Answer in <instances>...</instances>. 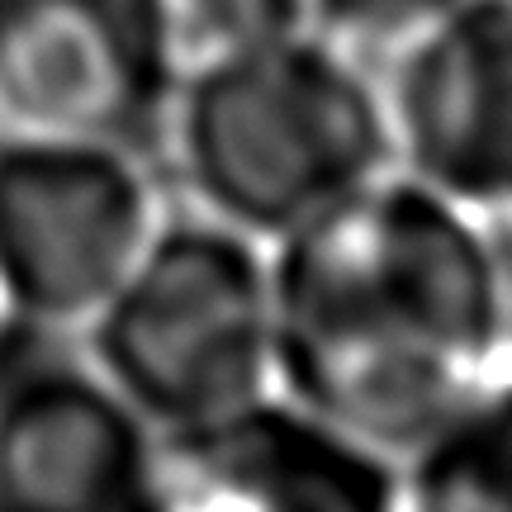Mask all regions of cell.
<instances>
[{
  "mask_svg": "<svg viewBox=\"0 0 512 512\" xmlns=\"http://www.w3.org/2000/svg\"><path fill=\"white\" fill-rule=\"evenodd\" d=\"M275 389L408 460L503 366L494 223L399 166L271 247Z\"/></svg>",
  "mask_w": 512,
  "mask_h": 512,
  "instance_id": "6da1fadb",
  "label": "cell"
},
{
  "mask_svg": "<svg viewBox=\"0 0 512 512\" xmlns=\"http://www.w3.org/2000/svg\"><path fill=\"white\" fill-rule=\"evenodd\" d=\"M157 157L181 204L275 247L394 166L380 76L323 29L181 76Z\"/></svg>",
  "mask_w": 512,
  "mask_h": 512,
  "instance_id": "7a4b0ae2",
  "label": "cell"
},
{
  "mask_svg": "<svg viewBox=\"0 0 512 512\" xmlns=\"http://www.w3.org/2000/svg\"><path fill=\"white\" fill-rule=\"evenodd\" d=\"M81 342L162 437L271 399V247L176 200Z\"/></svg>",
  "mask_w": 512,
  "mask_h": 512,
  "instance_id": "3957f363",
  "label": "cell"
},
{
  "mask_svg": "<svg viewBox=\"0 0 512 512\" xmlns=\"http://www.w3.org/2000/svg\"><path fill=\"white\" fill-rule=\"evenodd\" d=\"M171 209L176 190L147 147L0 128L5 318L81 337Z\"/></svg>",
  "mask_w": 512,
  "mask_h": 512,
  "instance_id": "277c9868",
  "label": "cell"
},
{
  "mask_svg": "<svg viewBox=\"0 0 512 512\" xmlns=\"http://www.w3.org/2000/svg\"><path fill=\"white\" fill-rule=\"evenodd\" d=\"M157 456L81 337L0 323V512H152Z\"/></svg>",
  "mask_w": 512,
  "mask_h": 512,
  "instance_id": "5b68a950",
  "label": "cell"
},
{
  "mask_svg": "<svg viewBox=\"0 0 512 512\" xmlns=\"http://www.w3.org/2000/svg\"><path fill=\"white\" fill-rule=\"evenodd\" d=\"M181 67L157 0H0V128L157 152Z\"/></svg>",
  "mask_w": 512,
  "mask_h": 512,
  "instance_id": "8992f818",
  "label": "cell"
},
{
  "mask_svg": "<svg viewBox=\"0 0 512 512\" xmlns=\"http://www.w3.org/2000/svg\"><path fill=\"white\" fill-rule=\"evenodd\" d=\"M394 166L484 219L512 214V0H456L380 76Z\"/></svg>",
  "mask_w": 512,
  "mask_h": 512,
  "instance_id": "52a82bcc",
  "label": "cell"
},
{
  "mask_svg": "<svg viewBox=\"0 0 512 512\" xmlns=\"http://www.w3.org/2000/svg\"><path fill=\"white\" fill-rule=\"evenodd\" d=\"M152 512H403V465L275 389L162 437Z\"/></svg>",
  "mask_w": 512,
  "mask_h": 512,
  "instance_id": "ba28073f",
  "label": "cell"
},
{
  "mask_svg": "<svg viewBox=\"0 0 512 512\" xmlns=\"http://www.w3.org/2000/svg\"><path fill=\"white\" fill-rule=\"evenodd\" d=\"M403 512H512V366L403 460Z\"/></svg>",
  "mask_w": 512,
  "mask_h": 512,
  "instance_id": "9c48e42d",
  "label": "cell"
},
{
  "mask_svg": "<svg viewBox=\"0 0 512 512\" xmlns=\"http://www.w3.org/2000/svg\"><path fill=\"white\" fill-rule=\"evenodd\" d=\"M176 67L195 72L228 53L309 29V0H157Z\"/></svg>",
  "mask_w": 512,
  "mask_h": 512,
  "instance_id": "30bf717a",
  "label": "cell"
},
{
  "mask_svg": "<svg viewBox=\"0 0 512 512\" xmlns=\"http://www.w3.org/2000/svg\"><path fill=\"white\" fill-rule=\"evenodd\" d=\"M456 0H309V24L328 38L347 43L351 53L399 48L422 24H432Z\"/></svg>",
  "mask_w": 512,
  "mask_h": 512,
  "instance_id": "8fae6325",
  "label": "cell"
},
{
  "mask_svg": "<svg viewBox=\"0 0 512 512\" xmlns=\"http://www.w3.org/2000/svg\"><path fill=\"white\" fill-rule=\"evenodd\" d=\"M498 233V252H503V275H508V351H512V214L489 219Z\"/></svg>",
  "mask_w": 512,
  "mask_h": 512,
  "instance_id": "7c38bea8",
  "label": "cell"
},
{
  "mask_svg": "<svg viewBox=\"0 0 512 512\" xmlns=\"http://www.w3.org/2000/svg\"><path fill=\"white\" fill-rule=\"evenodd\" d=\"M0 323H5V304H0Z\"/></svg>",
  "mask_w": 512,
  "mask_h": 512,
  "instance_id": "4fadbf2b",
  "label": "cell"
}]
</instances>
